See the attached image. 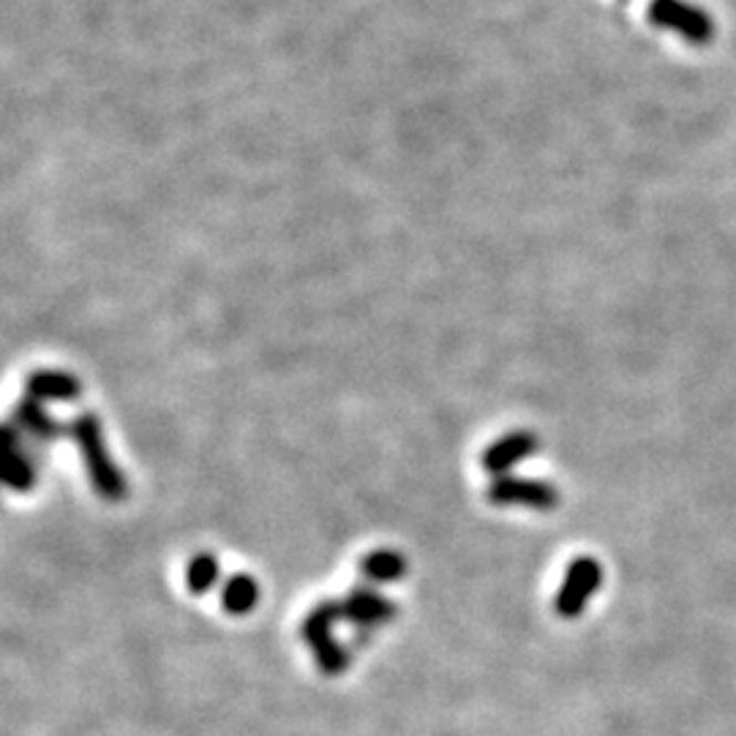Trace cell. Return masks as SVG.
<instances>
[{"mask_svg":"<svg viewBox=\"0 0 736 736\" xmlns=\"http://www.w3.org/2000/svg\"><path fill=\"white\" fill-rule=\"evenodd\" d=\"M650 17L655 25L674 28V31H679L685 39L698 41V44L712 39L709 17L702 14L698 9H693V6L679 3V0H655V3L650 6Z\"/></svg>","mask_w":736,"mask_h":736,"instance_id":"cell-1","label":"cell"}]
</instances>
